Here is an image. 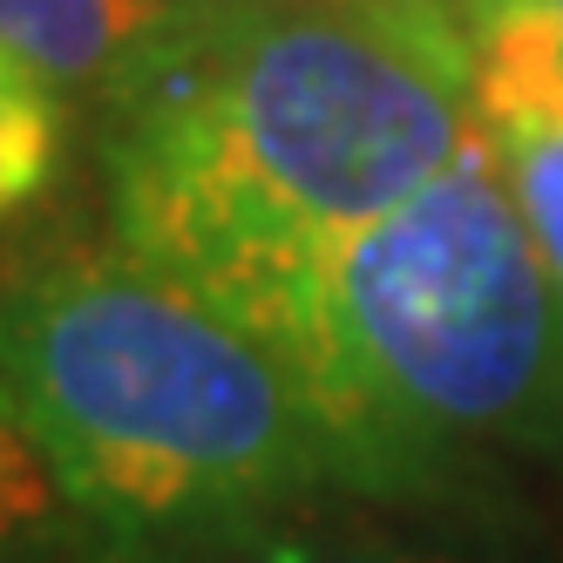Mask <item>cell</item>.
I'll return each mask as SVG.
<instances>
[{
  "instance_id": "1",
  "label": "cell",
  "mask_w": 563,
  "mask_h": 563,
  "mask_svg": "<svg viewBox=\"0 0 563 563\" xmlns=\"http://www.w3.org/2000/svg\"><path fill=\"white\" fill-rule=\"evenodd\" d=\"M475 130L462 0H170L102 89L115 245L265 333Z\"/></svg>"
},
{
  "instance_id": "2",
  "label": "cell",
  "mask_w": 563,
  "mask_h": 563,
  "mask_svg": "<svg viewBox=\"0 0 563 563\" xmlns=\"http://www.w3.org/2000/svg\"><path fill=\"white\" fill-rule=\"evenodd\" d=\"M0 374L14 449L115 563H184L346 489L286 353L123 245L14 278Z\"/></svg>"
},
{
  "instance_id": "3",
  "label": "cell",
  "mask_w": 563,
  "mask_h": 563,
  "mask_svg": "<svg viewBox=\"0 0 563 563\" xmlns=\"http://www.w3.org/2000/svg\"><path fill=\"white\" fill-rule=\"evenodd\" d=\"M258 340L312 394L346 496H462L489 462L563 468V286L482 130Z\"/></svg>"
},
{
  "instance_id": "4",
  "label": "cell",
  "mask_w": 563,
  "mask_h": 563,
  "mask_svg": "<svg viewBox=\"0 0 563 563\" xmlns=\"http://www.w3.org/2000/svg\"><path fill=\"white\" fill-rule=\"evenodd\" d=\"M475 123L563 286V21L543 0H462Z\"/></svg>"
},
{
  "instance_id": "5",
  "label": "cell",
  "mask_w": 563,
  "mask_h": 563,
  "mask_svg": "<svg viewBox=\"0 0 563 563\" xmlns=\"http://www.w3.org/2000/svg\"><path fill=\"white\" fill-rule=\"evenodd\" d=\"M170 0H0V75L55 102L102 96Z\"/></svg>"
},
{
  "instance_id": "6",
  "label": "cell",
  "mask_w": 563,
  "mask_h": 563,
  "mask_svg": "<svg viewBox=\"0 0 563 563\" xmlns=\"http://www.w3.org/2000/svg\"><path fill=\"white\" fill-rule=\"evenodd\" d=\"M184 563H475L462 550H434V543H380V537H319V530H292V516L245 530L231 543H211Z\"/></svg>"
},
{
  "instance_id": "7",
  "label": "cell",
  "mask_w": 563,
  "mask_h": 563,
  "mask_svg": "<svg viewBox=\"0 0 563 563\" xmlns=\"http://www.w3.org/2000/svg\"><path fill=\"white\" fill-rule=\"evenodd\" d=\"M62 115H68V102L42 96L34 82L0 75V184H8V211H21L27 197H42V184L55 177Z\"/></svg>"
},
{
  "instance_id": "8",
  "label": "cell",
  "mask_w": 563,
  "mask_h": 563,
  "mask_svg": "<svg viewBox=\"0 0 563 563\" xmlns=\"http://www.w3.org/2000/svg\"><path fill=\"white\" fill-rule=\"evenodd\" d=\"M543 8H550V14H556V21H563V0H543Z\"/></svg>"
}]
</instances>
